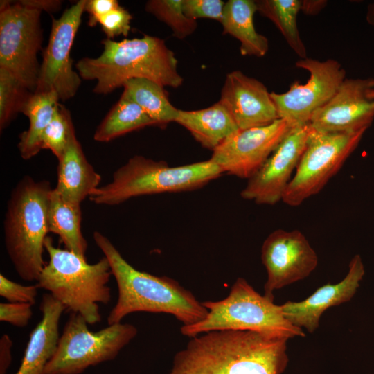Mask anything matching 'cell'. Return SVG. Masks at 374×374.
Here are the masks:
<instances>
[{
	"label": "cell",
	"instance_id": "cell-7",
	"mask_svg": "<svg viewBox=\"0 0 374 374\" xmlns=\"http://www.w3.org/2000/svg\"><path fill=\"white\" fill-rule=\"evenodd\" d=\"M208 313L203 320L182 326L183 335L193 337L213 330H251L286 338L305 336L303 329L292 325L284 316L281 305L274 299L261 295L243 278H238L229 295L220 301L202 303Z\"/></svg>",
	"mask_w": 374,
	"mask_h": 374
},
{
	"label": "cell",
	"instance_id": "cell-34",
	"mask_svg": "<svg viewBox=\"0 0 374 374\" xmlns=\"http://www.w3.org/2000/svg\"><path fill=\"white\" fill-rule=\"evenodd\" d=\"M32 305L26 303H1L0 321L19 328L26 327L33 316Z\"/></svg>",
	"mask_w": 374,
	"mask_h": 374
},
{
	"label": "cell",
	"instance_id": "cell-4",
	"mask_svg": "<svg viewBox=\"0 0 374 374\" xmlns=\"http://www.w3.org/2000/svg\"><path fill=\"white\" fill-rule=\"evenodd\" d=\"M53 188L46 180L24 176L12 190L3 221L6 249L19 276L36 281L49 232L48 208Z\"/></svg>",
	"mask_w": 374,
	"mask_h": 374
},
{
	"label": "cell",
	"instance_id": "cell-20",
	"mask_svg": "<svg viewBox=\"0 0 374 374\" xmlns=\"http://www.w3.org/2000/svg\"><path fill=\"white\" fill-rule=\"evenodd\" d=\"M101 177L87 161L75 133L58 159L57 181L54 188L66 201L81 204L99 186Z\"/></svg>",
	"mask_w": 374,
	"mask_h": 374
},
{
	"label": "cell",
	"instance_id": "cell-11",
	"mask_svg": "<svg viewBox=\"0 0 374 374\" xmlns=\"http://www.w3.org/2000/svg\"><path fill=\"white\" fill-rule=\"evenodd\" d=\"M296 66L309 72L307 82L296 81L282 93L271 92L279 118L291 128L309 124L314 113L332 98L346 79L344 69L333 59L306 57L299 60Z\"/></svg>",
	"mask_w": 374,
	"mask_h": 374
},
{
	"label": "cell",
	"instance_id": "cell-23",
	"mask_svg": "<svg viewBox=\"0 0 374 374\" xmlns=\"http://www.w3.org/2000/svg\"><path fill=\"white\" fill-rule=\"evenodd\" d=\"M59 96L55 91L33 93L22 113L29 120L27 130L19 135L18 149L24 159H30L42 150V134L59 105Z\"/></svg>",
	"mask_w": 374,
	"mask_h": 374
},
{
	"label": "cell",
	"instance_id": "cell-10",
	"mask_svg": "<svg viewBox=\"0 0 374 374\" xmlns=\"http://www.w3.org/2000/svg\"><path fill=\"white\" fill-rule=\"evenodd\" d=\"M41 13L21 1L0 3V67L33 93L40 67L37 54L43 42Z\"/></svg>",
	"mask_w": 374,
	"mask_h": 374
},
{
	"label": "cell",
	"instance_id": "cell-30",
	"mask_svg": "<svg viewBox=\"0 0 374 374\" xmlns=\"http://www.w3.org/2000/svg\"><path fill=\"white\" fill-rule=\"evenodd\" d=\"M75 133L69 111L60 103L42 134V150H50L58 160L64 154L71 137Z\"/></svg>",
	"mask_w": 374,
	"mask_h": 374
},
{
	"label": "cell",
	"instance_id": "cell-21",
	"mask_svg": "<svg viewBox=\"0 0 374 374\" xmlns=\"http://www.w3.org/2000/svg\"><path fill=\"white\" fill-rule=\"evenodd\" d=\"M175 122L187 129L202 146L212 150L240 130L220 101L199 110L179 109Z\"/></svg>",
	"mask_w": 374,
	"mask_h": 374
},
{
	"label": "cell",
	"instance_id": "cell-33",
	"mask_svg": "<svg viewBox=\"0 0 374 374\" xmlns=\"http://www.w3.org/2000/svg\"><path fill=\"white\" fill-rule=\"evenodd\" d=\"M132 15L120 6L100 19L99 24L107 38L112 39L119 35L127 36L131 29Z\"/></svg>",
	"mask_w": 374,
	"mask_h": 374
},
{
	"label": "cell",
	"instance_id": "cell-13",
	"mask_svg": "<svg viewBox=\"0 0 374 374\" xmlns=\"http://www.w3.org/2000/svg\"><path fill=\"white\" fill-rule=\"evenodd\" d=\"M261 260L267 279L265 295L309 276L318 265V256L306 237L299 230L277 229L263 242Z\"/></svg>",
	"mask_w": 374,
	"mask_h": 374
},
{
	"label": "cell",
	"instance_id": "cell-6",
	"mask_svg": "<svg viewBox=\"0 0 374 374\" xmlns=\"http://www.w3.org/2000/svg\"><path fill=\"white\" fill-rule=\"evenodd\" d=\"M222 173L210 159L172 167L163 161L136 155L114 172L109 184L97 188L89 197L96 204L113 206L141 195L193 190Z\"/></svg>",
	"mask_w": 374,
	"mask_h": 374
},
{
	"label": "cell",
	"instance_id": "cell-8",
	"mask_svg": "<svg viewBox=\"0 0 374 374\" xmlns=\"http://www.w3.org/2000/svg\"><path fill=\"white\" fill-rule=\"evenodd\" d=\"M87 325L82 316L71 312L43 374H80L89 366L112 360L138 332L130 323L108 325L97 332Z\"/></svg>",
	"mask_w": 374,
	"mask_h": 374
},
{
	"label": "cell",
	"instance_id": "cell-25",
	"mask_svg": "<svg viewBox=\"0 0 374 374\" xmlns=\"http://www.w3.org/2000/svg\"><path fill=\"white\" fill-rule=\"evenodd\" d=\"M147 126H156V123L135 102L123 93L98 126L93 139L98 142H108Z\"/></svg>",
	"mask_w": 374,
	"mask_h": 374
},
{
	"label": "cell",
	"instance_id": "cell-24",
	"mask_svg": "<svg viewBox=\"0 0 374 374\" xmlns=\"http://www.w3.org/2000/svg\"><path fill=\"white\" fill-rule=\"evenodd\" d=\"M80 204L65 200L53 188L49 201V232L60 236L65 249L86 258L87 242L81 230Z\"/></svg>",
	"mask_w": 374,
	"mask_h": 374
},
{
	"label": "cell",
	"instance_id": "cell-31",
	"mask_svg": "<svg viewBox=\"0 0 374 374\" xmlns=\"http://www.w3.org/2000/svg\"><path fill=\"white\" fill-rule=\"evenodd\" d=\"M224 5L222 0H182L184 13L195 20L208 18L220 22Z\"/></svg>",
	"mask_w": 374,
	"mask_h": 374
},
{
	"label": "cell",
	"instance_id": "cell-16",
	"mask_svg": "<svg viewBox=\"0 0 374 374\" xmlns=\"http://www.w3.org/2000/svg\"><path fill=\"white\" fill-rule=\"evenodd\" d=\"M374 119V78L345 79L309 123L319 132L367 130Z\"/></svg>",
	"mask_w": 374,
	"mask_h": 374
},
{
	"label": "cell",
	"instance_id": "cell-26",
	"mask_svg": "<svg viewBox=\"0 0 374 374\" xmlns=\"http://www.w3.org/2000/svg\"><path fill=\"white\" fill-rule=\"evenodd\" d=\"M123 87V93L135 102L156 126L164 127L175 122L179 109L170 103L163 87L148 79L134 78L125 82Z\"/></svg>",
	"mask_w": 374,
	"mask_h": 374
},
{
	"label": "cell",
	"instance_id": "cell-32",
	"mask_svg": "<svg viewBox=\"0 0 374 374\" xmlns=\"http://www.w3.org/2000/svg\"><path fill=\"white\" fill-rule=\"evenodd\" d=\"M37 285H24L0 274V295L10 303L34 305L38 292Z\"/></svg>",
	"mask_w": 374,
	"mask_h": 374
},
{
	"label": "cell",
	"instance_id": "cell-28",
	"mask_svg": "<svg viewBox=\"0 0 374 374\" xmlns=\"http://www.w3.org/2000/svg\"><path fill=\"white\" fill-rule=\"evenodd\" d=\"M33 92L8 70L0 67V130L22 110Z\"/></svg>",
	"mask_w": 374,
	"mask_h": 374
},
{
	"label": "cell",
	"instance_id": "cell-36",
	"mask_svg": "<svg viewBox=\"0 0 374 374\" xmlns=\"http://www.w3.org/2000/svg\"><path fill=\"white\" fill-rule=\"evenodd\" d=\"M12 341L8 335H3L0 339V374H6L12 357Z\"/></svg>",
	"mask_w": 374,
	"mask_h": 374
},
{
	"label": "cell",
	"instance_id": "cell-29",
	"mask_svg": "<svg viewBox=\"0 0 374 374\" xmlns=\"http://www.w3.org/2000/svg\"><path fill=\"white\" fill-rule=\"evenodd\" d=\"M145 10L168 25L173 35L184 39L193 34L197 28V21L186 16L182 0H150Z\"/></svg>",
	"mask_w": 374,
	"mask_h": 374
},
{
	"label": "cell",
	"instance_id": "cell-35",
	"mask_svg": "<svg viewBox=\"0 0 374 374\" xmlns=\"http://www.w3.org/2000/svg\"><path fill=\"white\" fill-rule=\"evenodd\" d=\"M121 6L116 0H89L87 1L84 11L89 13L88 25L93 27L101 18L109 12L117 9Z\"/></svg>",
	"mask_w": 374,
	"mask_h": 374
},
{
	"label": "cell",
	"instance_id": "cell-39",
	"mask_svg": "<svg viewBox=\"0 0 374 374\" xmlns=\"http://www.w3.org/2000/svg\"><path fill=\"white\" fill-rule=\"evenodd\" d=\"M366 19L371 26H374V1L369 3L367 7Z\"/></svg>",
	"mask_w": 374,
	"mask_h": 374
},
{
	"label": "cell",
	"instance_id": "cell-37",
	"mask_svg": "<svg viewBox=\"0 0 374 374\" xmlns=\"http://www.w3.org/2000/svg\"><path fill=\"white\" fill-rule=\"evenodd\" d=\"M21 2L29 7L37 9L40 11L54 12L59 10L62 6V1L58 0H20Z\"/></svg>",
	"mask_w": 374,
	"mask_h": 374
},
{
	"label": "cell",
	"instance_id": "cell-17",
	"mask_svg": "<svg viewBox=\"0 0 374 374\" xmlns=\"http://www.w3.org/2000/svg\"><path fill=\"white\" fill-rule=\"evenodd\" d=\"M219 101L240 130L267 125L279 118L265 85L238 70L226 75Z\"/></svg>",
	"mask_w": 374,
	"mask_h": 374
},
{
	"label": "cell",
	"instance_id": "cell-27",
	"mask_svg": "<svg viewBox=\"0 0 374 374\" xmlns=\"http://www.w3.org/2000/svg\"><path fill=\"white\" fill-rule=\"evenodd\" d=\"M257 12L269 19L278 28L293 51L301 58L307 57L305 46L297 26V16L302 8L301 0L256 1Z\"/></svg>",
	"mask_w": 374,
	"mask_h": 374
},
{
	"label": "cell",
	"instance_id": "cell-2",
	"mask_svg": "<svg viewBox=\"0 0 374 374\" xmlns=\"http://www.w3.org/2000/svg\"><path fill=\"white\" fill-rule=\"evenodd\" d=\"M93 239L107 259L118 287V299L107 317L108 325L121 323L136 312L170 314L183 326L195 324L207 316L202 303L177 280L135 269L101 233L95 231Z\"/></svg>",
	"mask_w": 374,
	"mask_h": 374
},
{
	"label": "cell",
	"instance_id": "cell-15",
	"mask_svg": "<svg viewBox=\"0 0 374 374\" xmlns=\"http://www.w3.org/2000/svg\"><path fill=\"white\" fill-rule=\"evenodd\" d=\"M311 131L310 124L291 128L262 166L248 179L241 191L242 197L269 205L282 200Z\"/></svg>",
	"mask_w": 374,
	"mask_h": 374
},
{
	"label": "cell",
	"instance_id": "cell-5",
	"mask_svg": "<svg viewBox=\"0 0 374 374\" xmlns=\"http://www.w3.org/2000/svg\"><path fill=\"white\" fill-rule=\"evenodd\" d=\"M44 247L49 260L37 280V287L48 291L66 310L82 316L88 324L100 322L99 304L111 300L107 283L112 273L106 257L89 264L86 258L55 247L50 237Z\"/></svg>",
	"mask_w": 374,
	"mask_h": 374
},
{
	"label": "cell",
	"instance_id": "cell-3",
	"mask_svg": "<svg viewBox=\"0 0 374 374\" xmlns=\"http://www.w3.org/2000/svg\"><path fill=\"white\" fill-rule=\"evenodd\" d=\"M97 57H83L75 64L82 80H96L93 92L107 94L134 78H145L162 87L177 88L183 78L177 60L164 40L150 35L116 42L105 39Z\"/></svg>",
	"mask_w": 374,
	"mask_h": 374
},
{
	"label": "cell",
	"instance_id": "cell-1",
	"mask_svg": "<svg viewBox=\"0 0 374 374\" xmlns=\"http://www.w3.org/2000/svg\"><path fill=\"white\" fill-rule=\"evenodd\" d=\"M287 339L251 330H213L191 337L170 374H282Z\"/></svg>",
	"mask_w": 374,
	"mask_h": 374
},
{
	"label": "cell",
	"instance_id": "cell-18",
	"mask_svg": "<svg viewBox=\"0 0 374 374\" xmlns=\"http://www.w3.org/2000/svg\"><path fill=\"white\" fill-rule=\"evenodd\" d=\"M364 274L361 257L356 255L349 263L346 276L340 282L325 284L301 301H288L280 305L285 317L292 325L314 332L319 328L320 319L326 310L352 299Z\"/></svg>",
	"mask_w": 374,
	"mask_h": 374
},
{
	"label": "cell",
	"instance_id": "cell-12",
	"mask_svg": "<svg viewBox=\"0 0 374 374\" xmlns=\"http://www.w3.org/2000/svg\"><path fill=\"white\" fill-rule=\"evenodd\" d=\"M87 0H80L58 19L52 17L51 29L34 93L55 91L61 100L77 93L82 78L73 69L71 49L80 26Z\"/></svg>",
	"mask_w": 374,
	"mask_h": 374
},
{
	"label": "cell",
	"instance_id": "cell-14",
	"mask_svg": "<svg viewBox=\"0 0 374 374\" xmlns=\"http://www.w3.org/2000/svg\"><path fill=\"white\" fill-rule=\"evenodd\" d=\"M291 127L283 119L239 130L213 150L210 159L223 172L250 179L262 166Z\"/></svg>",
	"mask_w": 374,
	"mask_h": 374
},
{
	"label": "cell",
	"instance_id": "cell-38",
	"mask_svg": "<svg viewBox=\"0 0 374 374\" xmlns=\"http://www.w3.org/2000/svg\"><path fill=\"white\" fill-rule=\"evenodd\" d=\"M326 1L305 0L302 1L301 11L307 15H317L326 5Z\"/></svg>",
	"mask_w": 374,
	"mask_h": 374
},
{
	"label": "cell",
	"instance_id": "cell-9",
	"mask_svg": "<svg viewBox=\"0 0 374 374\" xmlns=\"http://www.w3.org/2000/svg\"><path fill=\"white\" fill-rule=\"evenodd\" d=\"M366 131L319 132L312 130L283 202L297 206L318 193L355 150Z\"/></svg>",
	"mask_w": 374,
	"mask_h": 374
},
{
	"label": "cell",
	"instance_id": "cell-19",
	"mask_svg": "<svg viewBox=\"0 0 374 374\" xmlns=\"http://www.w3.org/2000/svg\"><path fill=\"white\" fill-rule=\"evenodd\" d=\"M42 319L30 334L21 365L14 374H43L55 354L59 339V323L65 307L49 293L42 296Z\"/></svg>",
	"mask_w": 374,
	"mask_h": 374
},
{
	"label": "cell",
	"instance_id": "cell-22",
	"mask_svg": "<svg viewBox=\"0 0 374 374\" xmlns=\"http://www.w3.org/2000/svg\"><path fill=\"white\" fill-rule=\"evenodd\" d=\"M256 12V1L229 0L225 3L220 23L224 33L231 35L240 42L242 55L262 57L268 51L269 42L255 28Z\"/></svg>",
	"mask_w": 374,
	"mask_h": 374
}]
</instances>
